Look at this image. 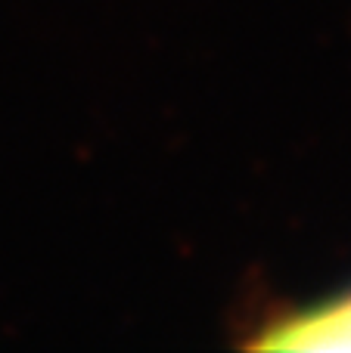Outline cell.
<instances>
[{"mask_svg": "<svg viewBox=\"0 0 351 353\" xmlns=\"http://www.w3.org/2000/svg\"><path fill=\"white\" fill-rule=\"evenodd\" d=\"M261 347H351V294L271 325Z\"/></svg>", "mask_w": 351, "mask_h": 353, "instance_id": "obj_1", "label": "cell"}]
</instances>
